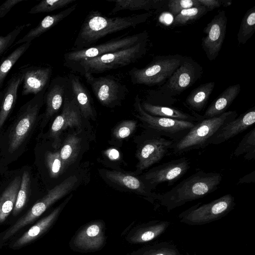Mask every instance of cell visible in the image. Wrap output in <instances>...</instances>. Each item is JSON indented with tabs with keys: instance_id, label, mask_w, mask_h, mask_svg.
Here are the masks:
<instances>
[{
	"instance_id": "obj_1",
	"label": "cell",
	"mask_w": 255,
	"mask_h": 255,
	"mask_svg": "<svg viewBox=\"0 0 255 255\" xmlns=\"http://www.w3.org/2000/svg\"><path fill=\"white\" fill-rule=\"evenodd\" d=\"M152 11L126 16L109 17L98 10H92L85 18L70 50H79L95 45L101 39L145 22Z\"/></svg>"
},
{
	"instance_id": "obj_2",
	"label": "cell",
	"mask_w": 255,
	"mask_h": 255,
	"mask_svg": "<svg viewBox=\"0 0 255 255\" xmlns=\"http://www.w3.org/2000/svg\"><path fill=\"white\" fill-rule=\"evenodd\" d=\"M222 179L220 173L198 170L169 191L162 194L157 193L156 201L170 212L216 191Z\"/></svg>"
},
{
	"instance_id": "obj_3",
	"label": "cell",
	"mask_w": 255,
	"mask_h": 255,
	"mask_svg": "<svg viewBox=\"0 0 255 255\" xmlns=\"http://www.w3.org/2000/svg\"><path fill=\"white\" fill-rule=\"evenodd\" d=\"M78 181L71 176L55 186L41 199L37 201L28 211L6 229L0 233V249L8 244L21 231L41 216L52 204L70 192Z\"/></svg>"
},
{
	"instance_id": "obj_4",
	"label": "cell",
	"mask_w": 255,
	"mask_h": 255,
	"mask_svg": "<svg viewBox=\"0 0 255 255\" xmlns=\"http://www.w3.org/2000/svg\"><path fill=\"white\" fill-rule=\"evenodd\" d=\"M148 39L131 47L104 54L100 56L82 60L66 67L83 75L102 73L120 68L134 63L147 52Z\"/></svg>"
},
{
	"instance_id": "obj_5",
	"label": "cell",
	"mask_w": 255,
	"mask_h": 255,
	"mask_svg": "<svg viewBox=\"0 0 255 255\" xmlns=\"http://www.w3.org/2000/svg\"><path fill=\"white\" fill-rule=\"evenodd\" d=\"M237 116L236 111H230L217 117L199 122L183 137L174 142L170 153L179 155L193 150L205 148L210 144L219 129Z\"/></svg>"
},
{
	"instance_id": "obj_6",
	"label": "cell",
	"mask_w": 255,
	"mask_h": 255,
	"mask_svg": "<svg viewBox=\"0 0 255 255\" xmlns=\"http://www.w3.org/2000/svg\"><path fill=\"white\" fill-rule=\"evenodd\" d=\"M203 73V68L199 63L190 57L185 56L171 77L155 91V95L160 100L159 105L173 104L175 102L173 97L191 87L201 78Z\"/></svg>"
},
{
	"instance_id": "obj_7",
	"label": "cell",
	"mask_w": 255,
	"mask_h": 255,
	"mask_svg": "<svg viewBox=\"0 0 255 255\" xmlns=\"http://www.w3.org/2000/svg\"><path fill=\"white\" fill-rule=\"evenodd\" d=\"M184 57L179 54L157 56L144 67L131 68L128 72L130 81L134 85L161 86L181 65Z\"/></svg>"
},
{
	"instance_id": "obj_8",
	"label": "cell",
	"mask_w": 255,
	"mask_h": 255,
	"mask_svg": "<svg viewBox=\"0 0 255 255\" xmlns=\"http://www.w3.org/2000/svg\"><path fill=\"white\" fill-rule=\"evenodd\" d=\"M234 197L226 194L209 203H198L178 215L179 221L189 225H201L219 220L235 207Z\"/></svg>"
},
{
	"instance_id": "obj_9",
	"label": "cell",
	"mask_w": 255,
	"mask_h": 255,
	"mask_svg": "<svg viewBox=\"0 0 255 255\" xmlns=\"http://www.w3.org/2000/svg\"><path fill=\"white\" fill-rule=\"evenodd\" d=\"M47 88L34 95L19 109L8 136L9 152L16 150L31 131L44 104Z\"/></svg>"
},
{
	"instance_id": "obj_10",
	"label": "cell",
	"mask_w": 255,
	"mask_h": 255,
	"mask_svg": "<svg viewBox=\"0 0 255 255\" xmlns=\"http://www.w3.org/2000/svg\"><path fill=\"white\" fill-rule=\"evenodd\" d=\"M148 32L144 30L133 35L125 34L81 50H70L64 54V65L67 66L82 60L127 48L148 39Z\"/></svg>"
},
{
	"instance_id": "obj_11",
	"label": "cell",
	"mask_w": 255,
	"mask_h": 255,
	"mask_svg": "<svg viewBox=\"0 0 255 255\" xmlns=\"http://www.w3.org/2000/svg\"><path fill=\"white\" fill-rule=\"evenodd\" d=\"M134 116L142 122L146 128L153 129L175 142L181 139L198 122L179 121L151 116L142 108L141 100L138 95L133 104Z\"/></svg>"
},
{
	"instance_id": "obj_12",
	"label": "cell",
	"mask_w": 255,
	"mask_h": 255,
	"mask_svg": "<svg viewBox=\"0 0 255 255\" xmlns=\"http://www.w3.org/2000/svg\"><path fill=\"white\" fill-rule=\"evenodd\" d=\"M147 128L149 131L141 141L137 152L139 172L159 162L169 154L175 142L153 129Z\"/></svg>"
},
{
	"instance_id": "obj_13",
	"label": "cell",
	"mask_w": 255,
	"mask_h": 255,
	"mask_svg": "<svg viewBox=\"0 0 255 255\" xmlns=\"http://www.w3.org/2000/svg\"><path fill=\"white\" fill-rule=\"evenodd\" d=\"M83 76L97 99L104 106L112 107L120 104L128 92L126 86L113 75L96 77L85 73Z\"/></svg>"
},
{
	"instance_id": "obj_14",
	"label": "cell",
	"mask_w": 255,
	"mask_h": 255,
	"mask_svg": "<svg viewBox=\"0 0 255 255\" xmlns=\"http://www.w3.org/2000/svg\"><path fill=\"white\" fill-rule=\"evenodd\" d=\"M82 117L69 82L64 95L62 111L54 119L50 129L49 136L53 140L52 145L54 148L59 146L60 136L64 130L69 127L81 126Z\"/></svg>"
},
{
	"instance_id": "obj_15",
	"label": "cell",
	"mask_w": 255,
	"mask_h": 255,
	"mask_svg": "<svg viewBox=\"0 0 255 255\" xmlns=\"http://www.w3.org/2000/svg\"><path fill=\"white\" fill-rule=\"evenodd\" d=\"M190 167L189 159L183 157L152 168L142 175V180L151 190L162 183L172 185L186 173Z\"/></svg>"
},
{
	"instance_id": "obj_16",
	"label": "cell",
	"mask_w": 255,
	"mask_h": 255,
	"mask_svg": "<svg viewBox=\"0 0 255 255\" xmlns=\"http://www.w3.org/2000/svg\"><path fill=\"white\" fill-rule=\"evenodd\" d=\"M227 18L224 10H220L203 30L206 36L202 39V47L210 61L218 56L225 37Z\"/></svg>"
},
{
	"instance_id": "obj_17",
	"label": "cell",
	"mask_w": 255,
	"mask_h": 255,
	"mask_svg": "<svg viewBox=\"0 0 255 255\" xmlns=\"http://www.w3.org/2000/svg\"><path fill=\"white\" fill-rule=\"evenodd\" d=\"M72 195L68 197L62 204L55 208L48 215L33 224L20 235L17 236L7 245L12 250H18L36 241L46 233L56 221L63 209Z\"/></svg>"
},
{
	"instance_id": "obj_18",
	"label": "cell",
	"mask_w": 255,
	"mask_h": 255,
	"mask_svg": "<svg viewBox=\"0 0 255 255\" xmlns=\"http://www.w3.org/2000/svg\"><path fill=\"white\" fill-rule=\"evenodd\" d=\"M20 68L23 74L22 96L36 95L48 87L53 72L51 66L26 65Z\"/></svg>"
},
{
	"instance_id": "obj_19",
	"label": "cell",
	"mask_w": 255,
	"mask_h": 255,
	"mask_svg": "<svg viewBox=\"0 0 255 255\" xmlns=\"http://www.w3.org/2000/svg\"><path fill=\"white\" fill-rule=\"evenodd\" d=\"M69 85L67 76H57L50 82L44 96L45 110L41 124L42 128L44 127L63 106L64 95Z\"/></svg>"
},
{
	"instance_id": "obj_20",
	"label": "cell",
	"mask_w": 255,
	"mask_h": 255,
	"mask_svg": "<svg viewBox=\"0 0 255 255\" xmlns=\"http://www.w3.org/2000/svg\"><path fill=\"white\" fill-rule=\"evenodd\" d=\"M105 241L104 224L102 221H96L81 228L75 235L72 244L79 250L93 251L101 249Z\"/></svg>"
},
{
	"instance_id": "obj_21",
	"label": "cell",
	"mask_w": 255,
	"mask_h": 255,
	"mask_svg": "<svg viewBox=\"0 0 255 255\" xmlns=\"http://www.w3.org/2000/svg\"><path fill=\"white\" fill-rule=\"evenodd\" d=\"M255 123V107H253L221 127L212 138L210 144L224 142L246 130Z\"/></svg>"
},
{
	"instance_id": "obj_22",
	"label": "cell",
	"mask_w": 255,
	"mask_h": 255,
	"mask_svg": "<svg viewBox=\"0 0 255 255\" xmlns=\"http://www.w3.org/2000/svg\"><path fill=\"white\" fill-rule=\"evenodd\" d=\"M105 175L112 182L145 197L152 203L156 201L157 193L152 192L142 179L116 171H107Z\"/></svg>"
},
{
	"instance_id": "obj_23",
	"label": "cell",
	"mask_w": 255,
	"mask_h": 255,
	"mask_svg": "<svg viewBox=\"0 0 255 255\" xmlns=\"http://www.w3.org/2000/svg\"><path fill=\"white\" fill-rule=\"evenodd\" d=\"M23 77L22 71L20 68L11 76L3 90V97L0 103V129L16 104L17 90L22 82Z\"/></svg>"
},
{
	"instance_id": "obj_24",
	"label": "cell",
	"mask_w": 255,
	"mask_h": 255,
	"mask_svg": "<svg viewBox=\"0 0 255 255\" xmlns=\"http://www.w3.org/2000/svg\"><path fill=\"white\" fill-rule=\"evenodd\" d=\"M170 222L153 220L135 227L127 237L132 244H142L152 241L161 235L168 228Z\"/></svg>"
},
{
	"instance_id": "obj_25",
	"label": "cell",
	"mask_w": 255,
	"mask_h": 255,
	"mask_svg": "<svg viewBox=\"0 0 255 255\" xmlns=\"http://www.w3.org/2000/svg\"><path fill=\"white\" fill-rule=\"evenodd\" d=\"M67 77L82 117L85 119L94 118L95 110L88 90L81 82L79 76L70 73Z\"/></svg>"
},
{
	"instance_id": "obj_26",
	"label": "cell",
	"mask_w": 255,
	"mask_h": 255,
	"mask_svg": "<svg viewBox=\"0 0 255 255\" xmlns=\"http://www.w3.org/2000/svg\"><path fill=\"white\" fill-rule=\"evenodd\" d=\"M141 106L145 112L153 116L190 122H198L203 120L202 116L197 113L190 114L168 106L154 105L145 101H141Z\"/></svg>"
},
{
	"instance_id": "obj_27",
	"label": "cell",
	"mask_w": 255,
	"mask_h": 255,
	"mask_svg": "<svg viewBox=\"0 0 255 255\" xmlns=\"http://www.w3.org/2000/svg\"><path fill=\"white\" fill-rule=\"evenodd\" d=\"M77 6L78 3H76L57 13L46 16L36 27L31 29L23 37L18 40L14 46L27 42H32L33 39L40 36L69 15L75 10Z\"/></svg>"
},
{
	"instance_id": "obj_28",
	"label": "cell",
	"mask_w": 255,
	"mask_h": 255,
	"mask_svg": "<svg viewBox=\"0 0 255 255\" xmlns=\"http://www.w3.org/2000/svg\"><path fill=\"white\" fill-rule=\"evenodd\" d=\"M241 91L240 84L231 85L220 94L210 105L202 118H212L225 113Z\"/></svg>"
},
{
	"instance_id": "obj_29",
	"label": "cell",
	"mask_w": 255,
	"mask_h": 255,
	"mask_svg": "<svg viewBox=\"0 0 255 255\" xmlns=\"http://www.w3.org/2000/svg\"><path fill=\"white\" fill-rule=\"evenodd\" d=\"M215 86L214 82H210L193 89L186 98L184 105L192 113L201 112L206 106Z\"/></svg>"
},
{
	"instance_id": "obj_30",
	"label": "cell",
	"mask_w": 255,
	"mask_h": 255,
	"mask_svg": "<svg viewBox=\"0 0 255 255\" xmlns=\"http://www.w3.org/2000/svg\"><path fill=\"white\" fill-rule=\"evenodd\" d=\"M21 177H16L0 196V226L3 224L14 208Z\"/></svg>"
},
{
	"instance_id": "obj_31",
	"label": "cell",
	"mask_w": 255,
	"mask_h": 255,
	"mask_svg": "<svg viewBox=\"0 0 255 255\" xmlns=\"http://www.w3.org/2000/svg\"><path fill=\"white\" fill-rule=\"evenodd\" d=\"M114 3V6L109 15H114L121 10L131 11L158 9L162 7L165 2L164 0H106Z\"/></svg>"
},
{
	"instance_id": "obj_32",
	"label": "cell",
	"mask_w": 255,
	"mask_h": 255,
	"mask_svg": "<svg viewBox=\"0 0 255 255\" xmlns=\"http://www.w3.org/2000/svg\"><path fill=\"white\" fill-rule=\"evenodd\" d=\"M80 138L74 134L68 135L65 140L59 151L63 170L76 159L80 149Z\"/></svg>"
},
{
	"instance_id": "obj_33",
	"label": "cell",
	"mask_w": 255,
	"mask_h": 255,
	"mask_svg": "<svg viewBox=\"0 0 255 255\" xmlns=\"http://www.w3.org/2000/svg\"><path fill=\"white\" fill-rule=\"evenodd\" d=\"M31 44V42L22 43L8 55L3 58L0 62V91L9 72Z\"/></svg>"
},
{
	"instance_id": "obj_34",
	"label": "cell",
	"mask_w": 255,
	"mask_h": 255,
	"mask_svg": "<svg viewBox=\"0 0 255 255\" xmlns=\"http://www.w3.org/2000/svg\"><path fill=\"white\" fill-rule=\"evenodd\" d=\"M255 32V5L245 14L237 34L239 44H245Z\"/></svg>"
},
{
	"instance_id": "obj_35",
	"label": "cell",
	"mask_w": 255,
	"mask_h": 255,
	"mask_svg": "<svg viewBox=\"0 0 255 255\" xmlns=\"http://www.w3.org/2000/svg\"><path fill=\"white\" fill-rule=\"evenodd\" d=\"M30 185L29 173L28 171H25L21 177V183L17 195L16 202L11 213L13 217H17L25 207L29 198Z\"/></svg>"
},
{
	"instance_id": "obj_36",
	"label": "cell",
	"mask_w": 255,
	"mask_h": 255,
	"mask_svg": "<svg viewBox=\"0 0 255 255\" xmlns=\"http://www.w3.org/2000/svg\"><path fill=\"white\" fill-rule=\"evenodd\" d=\"M233 154L235 156L244 155V158L248 160L255 158V128H254L244 135Z\"/></svg>"
},
{
	"instance_id": "obj_37",
	"label": "cell",
	"mask_w": 255,
	"mask_h": 255,
	"mask_svg": "<svg viewBox=\"0 0 255 255\" xmlns=\"http://www.w3.org/2000/svg\"><path fill=\"white\" fill-rule=\"evenodd\" d=\"M176 247L170 243L161 242L144 247L136 251L133 255H178Z\"/></svg>"
},
{
	"instance_id": "obj_38",
	"label": "cell",
	"mask_w": 255,
	"mask_h": 255,
	"mask_svg": "<svg viewBox=\"0 0 255 255\" xmlns=\"http://www.w3.org/2000/svg\"><path fill=\"white\" fill-rule=\"evenodd\" d=\"M210 11L202 5L182 10L174 17L172 25L183 26L196 20Z\"/></svg>"
},
{
	"instance_id": "obj_39",
	"label": "cell",
	"mask_w": 255,
	"mask_h": 255,
	"mask_svg": "<svg viewBox=\"0 0 255 255\" xmlns=\"http://www.w3.org/2000/svg\"><path fill=\"white\" fill-rule=\"evenodd\" d=\"M77 0H43L33 6L28 13L35 14L38 13L49 12L57 9L62 8L73 3Z\"/></svg>"
},
{
	"instance_id": "obj_40",
	"label": "cell",
	"mask_w": 255,
	"mask_h": 255,
	"mask_svg": "<svg viewBox=\"0 0 255 255\" xmlns=\"http://www.w3.org/2000/svg\"><path fill=\"white\" fill-rule=\"evenodd\" d=\"M45 160L51 178L57 177L63 172V164L60 151H47L45 154Z\"/></svg>"
},
{
	"instance_id": "obj_41",
	"label": "cell",
	"mask_w": 255,
	"mask_h": 255,
	"mask_svg": "<svg viewBox=\"0 0 255 255\" xmlns=\"http://www.w3.org/2000/svg\"><path fill=\"white\" fill-rule=\"evenodd\" d=\"M30 25V23L17 25L7 35L0 36V56L8 50L21 32L25 28Z\"/></svg>"
},
{
	"instance_id": "obj_42",
	"label": "cell",
	"mask_w": 255,
	"mask_h": 255,
	"mask_svg": "<svg viewBox=\"0 0 255 255\" xmlns=\"http://www.w3.org/2000/svg\"><path fill=\"white\" fill-rule=\"evenodd\" d=\"M200 5L198 0H170L168 2L169 11L174 17L184 9Z\"/></svg>"
},
{
	"instance_id": "obj_43",
	"label": "cell",
	"mask_w": 255,
	"mask_h": 255,
	"mask_svg": "<svg viewBox=\"0 0 255 255\" xmlns=\"http://www.w3.org/2000/svg\"><path fill=\"white\" fill-rule=\"evenodd\" d=\"M136 124V122L133 120L123 121L115 128L113 134L118 139L126 138L134 131Z\"/></svg>"
},
{
	"instance_id": "obj_44",
	"label": "cell",
	"mask_w": 255,
	"mask_h": 255,
	"mask_svg": "<svg viewBox=\"0 0 255 255\" xmlns=\"http://www.w3.org/2000/svg\"><path fill=\"white\" fill-rule=\"evenodd\" d=\"M24 0H7L0 5V18L3 17L16 4Z\"/></svg>"
},
{
	"instance_id": "obj_45",
	"label": "cell",
	"mask_w": 255,
	"mask_h": 255,
	"mask_svg": "<svg viewBox=\"0 0 255 255\" xmlns=\"http://www.w3.org/2000/svg\"><path fill=\"white\" fill-rule=\"evenodd\" d=\"M201 5H202L211 11L214 8H218L222 5V0H198Z\"/></svg>"
},
{
	"instance_id": "obj_46",
	"label": "cell",
	"mask_w": 255,
	"mask_h": 255,
	"mask_svg": "<svg viewBox=\"0 0 255 255\" xmlns=\"http://www.w3.org/2000/svg\"><path fill=\"white\" fill-rule=\"evenodd\" d=\"M255 181V171L253 170L252 172L241 177L238 181V184L250 183Z\"/></svg>"
},
{
	"instance_id": "obj_47",
	"label": "cell",
	"mask_w": 255,
	"mask_h": 255,
	"mask_svg": "<svg viewBox=\"0 0 255 255\" xmlns=\"http://www.w3.org/2000/svg\"><path fill=\"white\" fill-rule=\"evenodd\" d=\"M106 154L108 157L111 160H117L119 158V152L116 149H109L106 151Z\"/></svg>"
},
{
	"instance_id": "obj_48",
	"label": "cell",
	"mask_w": 255,
	"mask_h": 255,
	"mask_svg": "<svg viewBox=\"0 0 255 255\" xmlns=\"http://www.w3.org/2000/svg\"><path fill=\"white\" fill-rule=\"evenodd\" d=\"M232 3L231 1L229 0H222V5H224L225 6H228L230 5Z\"/></svg>"
},
{
	"instance_id": "obj_49",
	"label": "cell",
	"mask_w": 255,
	"mask_h": 255,
	"mask_svg": "<svg viewBox=\"0 0 255 255\" xmlns=\"http://www.w3.org/2000/svg\"><path fill=\"white\" fill-rule=\"evenodd\" d=\"M3 90L1 91H0V103L3 98Z\"/></svg>"
},
{
	"instance_id": "obj_50",
	"label": "cell",
	"mask_w": 255,
	"mask_h": 255,
	"mask_svg": "<svg viewBox=\"0 0 255 255\" xmlns=\"http://www.w3.org/2000/svg\"><path fill=\"white\" fill-rule=\"evenodd\" d=\"M188 255V254H186V255H181V254H179V255Z\"/></svg>"
}]
</instances>
